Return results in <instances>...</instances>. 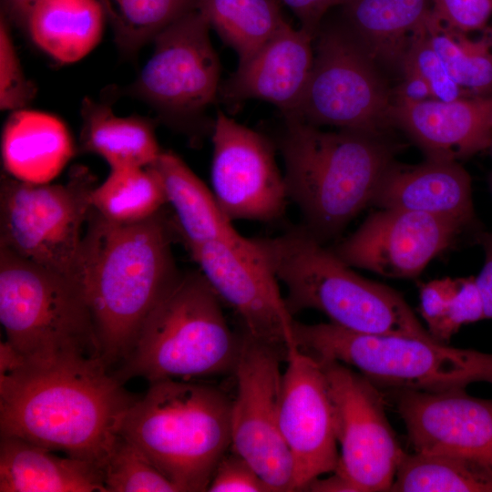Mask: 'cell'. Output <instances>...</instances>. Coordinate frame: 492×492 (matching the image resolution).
<instances>
[{"mask_svg":"<svg viewBox=\"0 0 492 492\" xmlns=\"http://www.w3.org/2000/svg\"><path fill=\"white\" fill-rule=\"evenodd\" d=\"M138 397L102 358L0 374V433L103 467L123 418Z\"/></svg>","mask_w":492,"mask_h":492,"instance_id":"cell-1","label":"cell"},{"mask_svg":"<svg viewBox=\"0 0 492 492\" xmlns=\"http://www.w3.org/2000/svg\"><path fill=\"white\" fill-rule=\"evenodd\" d=\"M170 231L162 210L134 223L113 222L91 210L75 278L109 369L128 357L146 319L181 273Z\"/></svg>","mask_w":492,"mask_h":492,"instance_id":"cell-2","label":"cell"},{"mask_svg":"<svg viewBox=\"0 0 492 492\" xmlns=\"http://www.w3.org/2000/svg\"><path fill=\"white\" fill-rule=\"evenodd\" d=\"M280 148L288 199L299 209L303 228L324 243L368 204L394 163L393 149L363 131H325L292 117Z\"/></svg>","mask_w":492,"mask_h":492,"instance_id":"cell-3","label":"cell"},{"mask_svg":"<svg viewBox=\"0 0 492 492\" xmlns=\"http://www.w3.org/2000/svg\"><path fill=\"white\" fill-rule=\"evenodd\" d=\"M251 240L285 287L292 315L312 309L349 331L436 341L398 292L354 272L302 226Z\"/></svg>","mask_w":492,"mask_h":492,"instance_id":"cell-4","label":"cell"},{"mask_svg":"<svg viewBox=\"0 0 492 492\" xmlns=\"http://www.w3.org/2000/svg\"><path fill=\"white\" fill-rule=\"evenodd\" d=\"M231 402L190 380L150 383L127 411L119 434L138 446L179 491H208L231 444Z\"/></svg>","mask_w":492,"mask_h":492,"instance_id":"cell-5","label":"cell"},{"mask_svg":"<svg viewBox=\"0 0 492 492\" xmlns=\"http://www.w3.org/2000/svg\"><path fill=\"white\" fill-rule=\"evenodd\" d=\"M222 302L200 271L179 277L142 325L114 374L122 383H149L234 373L242 343L229 326Z\"/></svg>","mask_w":492,"mask_h":492,"instance_id":"cell-6","label":"cell"},{"mask_svg":"<svg viewBox=\"0 0 492 492\" xmlns=\"http://www.w3.org/2000/svg\"><path fill=\"white\" fill-rule=\"evenodd\" d=\"M0 322L6 342L25 364L102 358L92 314L77 279L2 246Z\"/></svg>","mask_w":492,"mask_h":492,"instance_id":"cell-7","label":"cell"},{"mask_svg":"<svg viewBox=\"0 0 492 492\" xmlns=\"http://www.w3.org/2000/svg\"><path fill=\"white\" fill-rule=\"evenodd\" d=\"M297 346L317 359L354 367L376 386L417 391L492 384V354L450 347L437 341L368 334L332 323H294Z\"/></svg>","mask_w":492,"mask_h":492,"instance_id":"cell-8","label":"cell"},{"mask_svg":"<svg viewBox=\"0 0 492 492\" xmlns=\"http://www.w3.org/2000/svg\"><path fill=\"white\" fill-rule=\"evenodd\" d=\"M95 178L75 167L65 183H31L5 173L0 181V246L75 278Z\"/></svg>","mask_w":492,"mask_h":492,"instance_id":"cell-9","label":"cell"},{"mask_svg":"<svg viewBox=\"0 0 492 492\" xmlns=\"http://www.w3.org/2000/svg\"><path fill=\"white\" fill-rule=\"evenodd\" d=\"M312 71L292 117L381 135L391 126L394 98L376 62L344 28L318 31Z\"/></svg>","mask_w":492,"mask_h":492,"instance_id":"cell-10","label":"cell"},{"mask_svg":"<svg viewBox=\"0 0 492 492\" xmlns=\"http://www.w3.org/2000/svg\"><path fill=\"white\" fill-rule=\"evenodd\" d=\"M317 360L325 376L341 447L334 472L346 480L352 492L390 491L405 452L387 418L381 393L349 366Z\"/></svg>","mask_w":492,"mask_h":492,"instance_id":"cell-11","label":"cell"},{"mask_svg":"<svg viewBox=\"0 0 492 492\" xmlns=\"http://www.w3.org/2000/svg\"><path fill=\"white\" fill-rule=\"evenodd\" d=\"M282 354L246 333L234 370L231 451L255 469L270 491H296L294 466L280 425Z\"/></svg>","mask_w":492,"mask_h":492,"instance_id":"cell-12","label":"cell"},{"mask_svg":"<svg viewBox=\"0 0 492 492\" xmlns=\"http://www.w3.org/2000/svg\"><path fill=\"white\" fill-rule=\"evenodd\" d=\"M188 249L221 302L240 316L244 333L275 348L283 359L299 348L295 320L279 281L251 239L239 233Z\"/></svg>","mask_w":492,"mask_h":492,"instance_id":"cell-13","label":"cell"},{"mask_svg":"<svg viewBox=\"0 0 492 492\" xmlns=\"http://www.w3.org/2000/svg\"><path fill=\"white\" fill-rule=\"evenodd\" d=\"M210 26L197 8L154 38V51L132 92L170 121L191 120L214 102L220 91V61Z\"/></svg>","mask_w":492,"mask_h":492,"instance_id":"cell-14","label":"cell"},{"mask_svg":"<svg viewBox=\"0 0 492 492\" xmlns=\"http://www.w3.org/2000/svg\"><path fill=\"white\" fill-rule=\"evenodd\" d=\"M211 190L231 220L272 221L289 200L272 143L219 112L212 131Z\"/></svg>","mask_w":492,"mask_h":492,"instance_id":"cell-15","label":"cell"},{"mask_svg":"<svg viewBox=\"0 0 492 492\" xmlns=\"http://www.w3.org/2000/svg\"><path fill=\"white\" fill-rule=\"evenodd\" d=\"M394 391L415 452L460 458L492 478V399L466 388Z\"/></svg>","mask_w":492,"mask_h":492,"instance_id":"cell-16","label":"cell"},{"mask_svg":"<svg viewBox=\"0 0 492 492\" xmlns=\"http://www.w3.org/2000/svg\"><path fill=\"white\" fill-rule=\"evenodd\" d=\"M282 374L280 425L294 466L296 491L336 470L340 454L333 408L319 361L295 348Z\"/></svg>","mask_w":492,"mask_h":492,"instance_id":"cell-17","label":"cell"},{"mask_svg":"<svg viewBox=\"0 0 492 492\" xmlns=\"http://www.w3.org/2000/svg\"><path fill=\"white\" fill-rule=\"evenodd\" d=\"M464 228L431 214L381 209L331 250L351 267L390 278H413Z\"/></svg>","mask_w":492,"mask_h":492,"instance_id":"cell-18","label":"cell"},{"mask_svg":"<svg viewBox=\"0 0 492 492\" xmlns=\"http://www.w3.org/2000/svg\"><path fill=\"white\" fill-rule=\"evenodd\" d=\"M390 118L429 159L457 161L492 144V96L451 101L395 97Z\"/></svg>","mask_w":492,"mask_h":492,"instance_id":"cell-19","label":"cell"},{"mask_svg":"<svg viewBox=\"0 0 492 492\" xmlns=\"http://www.w3.org/2000/svg\"><path fill=\"white\" fill-rule=\"evenodd\" d=\"M315 36L288 22L220 87L229 102L258 99L276 106L284 116L298 107L312 71Z\"/></svg>","mask_w":492,"mask_h":492,"instance_id":"cell-20","label":"cell"},{"mask_svg":"<svg viewBox=\"0 0 492 492\" xmlns=\"http://www.w3.org/2000/svg\"><path fill=\"white\" fill-rule=\"evenodd\" d=\"M380 209L423 212L463 227L474 219L471 179L457 161L429 159L389 167L372 201Z\"/></svg>","mask_w":492,"mask_h":492,"instance_id":"cell-21","label":"cell"},{"mask_svg":"<svg viewBox=\"0 0 492 492\" xmlns=\"http://www.w3.org/2000/svg\"><path fill=\"white\" fill-rule=\"evenodd\" d=\"M16 436L0 438L1 492H108L95 464Z\"/></svg>","mask_w":492,"mask_h":492,"instance_id":"cell-22","label":"cell"},{"mask_svg":"<svg viewBox=\"0 0 492 492\" xmlns=\"http://www.w3.org/2000/svg\"><path fill=\"white\" fill-rule=\"evenodd\" d=\"M74 153L71 136L56 117L35 110L12 111L2 135L5 173L31 183H48Z\"/></svg>","mask_w":492,"mask_h":492,"instance_id":"cell-23","label":"cell"},{"mask_svg":"<svg viewBox=\"0 0 492 492\" xmlns=\"http://www.w3.org/2000/svg\"><path fill=\"white\" fill-rule=\"evenodd\" d=\"M347 29L376 62L400 69L431 0H343Z\"/></svg>","mask_w":492,"mask_h":492,"instance_id":"cell-24","label":"cell"},{"mask_svg":"<svg viewBox=\"0 0 492 492\" xmlns=\"http://www.w3.org/2000/svg\"><path fill=\"white\" fill-rule=\"evenodd\" d=\"M148 167L161 182L187 248L239 234L220 210L212 190L176 153L161 151Z\"/></svg>","mask_w":492,"mask_h":492,"instance_id":"cell-25","label":"cell"},{"mask_svg":"<svg viewBox=\"0 0 492 492\" xmlns=\"http://www.w3.org/2000/svg\"><path fill=\"white\" fill-rule=\"evenodd\" d=\"M105 15L98 0H37L27 22L34 43L61 63H74L99 42Z\"/></svg>","mask_w":492,"mask_h":492,"instance_id":"cell-26","label":"cell"},{"mask_svg":"<svg viewBox=\"0 0 492 492\" xmlns=\"http://www.w3.org/2000/svg\"><path fill=\"white\" fill-rule=\"evenodd\" d=\"M81 116L82 150L100 156L110 169L148 167L162 151L149 119L118 117L108 105L89 98L83 100Z\"/></svg>","mask_w":492,"mask_h":492,"instance_id":"cell-27","label":"cell"},{"mask_svg":"<svg viewBox=\"0 0 492 492\" xmlns=\"http://www.w3.org/2000/svg\"><path fill=\"white\" fill-rule=\"evenodd\" d=\"M197 7L234 50L239 63L254 55L287 22L278 0H199Z\"/></svg>","mask_w":492,"mask_h":492,"instance_id":"cell-28","label":"cell"},{"mask_svg":"<svg viewBox=\"0 0 492 492\" xmlns=\"http://www.w3.org/2000/svg\"><path fill=\"white\" fill-rule=\"evenodd\" d=\"M427 37L452 79L472 96L492 93V29L479 37L456 30L431 11L425 22Z\"/></svg>","mask_w":492,"mask_h":492,"instance_id":"cell-29","label":"cell"},{"mask_svg":"<svg viewBox=\"0 0 492 492\" xmlns=\"http://www.w3.org/2000/svg\"><path fill=\"white\" fill-rule=\"evenodd\" d=\"M90 200L97 213L117 223L145 220L167 203L161 182L149 167L110 169L92 190Z\"/></svg>","mask_w":492,"mask_h":492,"instance_id":"cell-30","label":"cell"},{"mask_svg":"<svg viewBox=\"0 0 492 492\" xmlns=\"http://www.w3.org/2000/svg\"><path fill=\"white\" fill-rule=\"evenodd\" d=\"M390 491L492 492V478L452 456L405 453Z\"/></svg>","mask_w":492,"mask_h":492,"instance_id":"cell-31","label":"cell"},{"mask_svg":"<svg viewBox=\"0 0 492 492\" xmlns=\"http://www.w3.org/2000/svg\"><path fill=\"white\" fill-rule=\"evenodd\" d=\"M420 309L432 337L446 344L463 325L486 319L476 277L472 276L423 283Z\"/></svg>","mask_w":492,"mask_h":492,"instance_id":"cell-32","label":"cell"},{"mask_svg":"<svg viewBox=\"0 0 492 492\" xmlns=\"http://www.w3.org/2000/svg\"><path fill=\"white\" fill-rule=\"evenodd\" d=\"M119 49L135 54L174 21L197 8L199 0H98Z\"/></svg>","mask_w":492,"mask_h":492,"instance_id":"cell-33","label":"cell"},{"mask_svg":"<svg viewBox=\"0 0 492 492\" xmlns=\"http://www.w3.org/2000/svg\"><path fill=\"white\" fill-rule=\"evenodd\" d=\"M103 477L108 492L179 491L138 446L120 434L103 467Z\"/></svg>","mask_w":492,"mask_h":492,"instance_id":"cell-34","label":"cell"},{"mask_svg":"<svg viewBox=\"0 0 492 492\" xmlns=\"http://www.w3.org/2000/svg\"><path fill=\"white\" fill-rule=\"evenodd\" d=\"M400 70L415 72L422 77L430 86L435 99L451 101L472 96L448 74L427 37L425 23L405 55Z\"/></svg>","mask_w":492,"mask_h":492,"instance_id":"cell-35","label":"cell"},{"mask_svg":"<svg viewBox=\"0 0 492 492\" xmlns=\"http://www.w3.org/2000/svg\"><path fill=\"white\" fill-rule=\"evenodd\" d=\"M36 87L24 75L9 23L5 16L0 22V108L15 111L24 108L34 98Z\"/></svg>","mask_w":492,"mask_h":492,"instance_id":"cell-36","label":"cell"},{"mask_svg":"<svg viewBox=\"0 0 492 492\" xmlns=\"http://www.w3.org/2000/svg\"><path fill=\"white\" fill-rule=\"evenodd\" d=\"M208 491L270 492V489L249 462L231 451L218 463Z\"/></svg>","mask_w":492,"mask_h":492,"instance_id":"cell-37","label":"cell"},{"mask_svg":"<svg viewBox=\"0 0 492 492\" xmlns=\"http://www.w3.org/2000/svg\"><path fill=\"white\" fill-rule=\"evenodd\" d=\"M432 12L447 26L469 33L483 30L492 15V0H431Z\"/></svg>","mask_w":492,"mask_h":492,"instance_id":"cell-38","label":"cell"},{"mask_svg":"<svg viewBox=\"0 0 492 492\" xmlns=\"http://www.w3.org/2000/svg\"><path fill=\"white\" fill-rule=\"evenodd\" d=\"M285 5L296 15L302 28L316 36L320 22L326 11L341 5L342 0H278Z\"/></svg>","mask_w":492,"mask_h":492,"instance_id":"cell-39","label":"cell"},{"mask_svg":"<svg viewBox=\"0 0 492 492\" xmlns=\"http://www.w3.org/2000/svg\"><path fill=\"white\" fill-rule=\"evenodd\" d=\"M479 241L485 251V261L481 272L476 277L480 292L486 319H492V233H483Z\"/></svg>","mask_w":492,"mask_h":492,"instance_id":"cell-40","label":"cell"},{"mask_svg":"<svg viewBox=\"0 0 492 492\" xmlns=\"http://www.w3.org/2000/svg\"><path fill=\"white\" fill-rule=\"evenodd\" d=\"M403 81L395 92V97L412 101H422L434 98L428 83L419 75L411 71H404Z\"/></svg>","mask_w":492,"mask_h":492,"instance_id":"cell-41","label":"cell"},{"mask_svg":"<svg viewBox=\"0 0 492 492\" xmlns=\"http://www.w3.org/2000/svg\"><path fill=\"white\" fill-rule=\"evenodd\" d=\"M37 0H2L4 16L16 26L26 27L29 13Z\"/></svg>","mask_w":492,"mask_h":492,"instance_id":"cell-42","label":"cell"},{"mask_svg":"<svg viewBox=\"0 0 492 492\" xmlns=\"http://www.w3.org/2000/svg\"><path fill=\"white\" fill-rule=\"evenodd\" d=\"M492 145V144H491Z\"/></svg>","mask_w":492,"mask_h":492,"instance_id":"cell-43","label":"cell"},{"mask_svg":"<svg viewBox=\"0 0 492 492\" xmlns=\"http://www.w3.org/2000/svg\"><path fill=\"white\" fill-rule=\"evenodd\" d=\"M492 120V119H491Z\"/></svg>","mask_w":492,"mask_h":492,"instance_id":"cell-44","label":"cell"},{"mask_svg":"<svg viewBox=\"0 0 492 492\" xmlns=\"http://www.w3.org/2000/svg\"><path fill=\"white\" fill-rule=\"evenodd\" d=\"M343 1V0H342Z\"/></svg>","mask_w":492,"mask_h":492,"instance_id":"cell-45","label":"cell"}]
</instances>
